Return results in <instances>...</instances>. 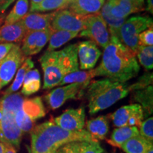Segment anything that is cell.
I'll return each instance as SVG.
<instances>
[{"label": "cell", "instance_id": "obj_1", "mask_svg": "<svg viewBox=\"0 0 153 153\" xmlns=\"http://www.w3.org/2000/svg\"><path fill=\"white\" fill-rule=\"evenodd\" d=\"M140 69L135 53L117 37L111 36L109 43L104 48L100 65L94 70L95 76H105L125 83L135 77Z\"/></svg>", "mask_w": 153, "mask_h": 153}, {"label": "cell", "instance_id": "obj_2", "mask_svg": "<svg viewBox=\"0 0 153 153\" xmlns=\"http://www.w3.org/2000/svg\"><path fill=\"white\" fill-rule=\"evenodd\" d=\"M30 137L32 153H55L67 143L94 141L86 130L66 131L57 126L53 119L34 127Z\"/></svg>", "mask_w": 153, "mask_h": 153}, {"label": "cell", "instance_id": "obj_3", "mask_svg": "<svg viewBox=\"0 0 153 153\" xmlns=\"http://www.w3.org/2000/svg\"><path fill=\"white\" fill-rule=\"evenodd\" d=\"M43 71V89L58 86L68 74L79 70L76 44L61 51L45 52L39 59Z\"/></svg>", "mask_w": 153, "mask_h": 153}, {"label": "cell", "instance_id": "obj_4", "mask_svg": "<svg viewBox=\"0 0 153 153\" xmlns=\"http://www.w3.org/2000/svg\"><path fill=\"white\" fill-rule=\"evenodd\" d=\"M128 84L104 78L90 82L87 87V98L91 115L106 109L128 94Z\"/></svg>", "mask_w": 153, "mask_h": 153}, {"label": "cell", "instance_id": "obj_5", "mask_svg": "<svg viewBox=\"0 0 153 153\" xmlns=\"http://www.w3.org/2000/svg\"><path fill=\"white\" fill-rule=\"evenodd\" d=\"M152 19L148 16H135L126 19L119 30L118 39L135 54L139 46L138 36L152 26Z\"/></svg>", "mask_w": 153, "mask_h": 153}, {"label": "cell", "instance_id": "obj_6", "mask_svg": "<svg viewBox=\"0 0 153 153\" xmlns=\"http://www.w3.org/2000/svg\"><path fill=\"white\" fill-rule=\"evenodd\" d=\"M79 36L89 38L97 45L104 48L111 38L107 25L99 12L88 15L85 28L79 32Z\"/></svg>", "mask_w": 153, "mask_h": 153}, {"label": "cell", "instance_id": "obj_7", "mask_svg": "<svg viewBox=\"0 0 153 153\" xmlns=\"http://www.w3.org/2000/svg\"><path fill=\"white\" fill-rule=\"evenodd\" d=\"M26 58L20 45L15 44L8 55L0 61V91L11 81Z\"/></svg>", "mask_w": 153, "mask_h": 153}, {"label": "cell", "instance_id": "obj_8", "mask_svg": "<svg viewBox=\"0 0 153 153\" xmlns=\"http://www.w3.org/2000/svg\"><path fill=\"white\" fill-rule=\"evenodd\" d=\"M87 16L77 14L68 9L58 10L51 24V28L54 30L79 33L85 28Z\"/></svg>", "mask_w": 153, "mask_h": 153}, {"label": "cell", "instance_id": "obj_9", "mask_svg": "<svg viewBox=\"0 0 153 153\" xmlns=\"http://www.w3.org/2000/svg\"><path fill=\"white\" fill-rule=\"evenodd\" d=\"M85 87L78 84H70L53 89L45 97V101L51 109L60 108L69 99L81 98Z\"/></svg>", "mask_w": 153, "mask_h": 153}, {"label": "cell", "instance_id": "obj_10", "mask_svg": "<svg viewBox=\"0 0 153 153\" xmlns=\"http://www.w3.org/2000/svg\"><path fill=\"white\" fill-rule=\"evenodd\" d=\"M23 133L15 122L14 113L4 111L0 120V142L11 145L16 150L20 146Z\"/></svg>", "mask_w": 153, "mask_h": 153}, {"label": "cell", "instance_id": "obj_11", "mask_svg": "<svg viewBox=\"0 0 153 153\" xmlns=\"http://www.w3.org/2000/svg\"><path fill=\"white\" fill-rule=\"evenodd\" d=\"M114 125L116 127L140 126L144 118V111L138 104L120 107L111 115Z\"/></svg>", "mask_w": 153, "mask_h": 153}, {"label": "cell", "instance_id": "obj_12", "mask_svg": "<svg viewBox=\"0 0 153 153\" xmlns=\"http://www.w3.org/2000/svg\"><path fill=\"white\" fill-rule=\"evenodd\" d=\"M54 30L52 28L43 30L27 31L23 39L21 48L25 57L31 56L40 53L46 45Z\"/></svg>", "mask_w": 153, "mask_h": 153}, {"label": "cell", "instance_id": "obj_13", "mask_svg": "<svg viewBox=\"0 0 153 153\" xmlns=\"http://www.w3.org/2000/svg\"><path fill=\"white\" fill-rule=\"evenodd\" d=\"M53 122L61 128L69 131H79L83 130L85 125V109L70 108L53 119Z\"/></svg>", "mask_w": 153, "mask_h": 153}, {"label": "cell", "instance_id": "obj_14", "mask_svg": "<svg viewBox=\"0 0 153 153\" xmlns=\"http://www.w3.org/2000/svg\"><path fill=\"white\" fill-rule=\"evenodd\" d=\"M79 68L81 70H92L97 64L101 52L98 45L92 41H82L76 45Z\"/></svg>", "mask_w": 153, "mask_h": 153}, {"label": "cell", "instance_id": "obj_15", "mask_svg": "<svg viewBox=\"0 0 153 153\" xmlns=\"http://www.w3.org/2000/svg\"><path fill=\"white\" fill-rule=\"evenodd\" d=\"M56 12L57 11L48 14L29 12L26 14V16L21 20V22L26 32L43 30L51 27V24Z\"/></svg>", "mask_w": 153, "mask_h": 153}, {"label": "cell", "instance_id": "obj_16", "mask_svg": "<svg viewBox=\"0 0 153 153\" xmlns=\"http://www.w3.org/2000/svg\"><path fill=\"white\" fill-rule=\"evenodd\" d=\"M26 30L22 22L10 25H3L0 27V43H19L24 39Z\"/></svg>", "mask_w": 153, "mask_h": 153}, {"label": "cell", "instance_id": "obj_17", "mask_svg": "<svg viewBox=\"0 0 153 153\" xmlns=\"http://www.w3.org/2000/svg\"><path fill=\"white\" fill-rule=\"evenodd\" d=\"M104 3L105 0H72L68 8L76 14L87 16L99 12Z\"/></svg>", "mask_w": 153, "mask_h": 153}, {"label": "cell", "instance_id": "obj_18", "mask_svg": "<svg viewBox=\"0 0 153 153\" xmlns=\"http://www.w3.org/2000/svg\"><path fill=\"white\" fill-rule=\"evenodd\" d=\"M106 3L112 16L118 19H127L131 14L142 11L127 0H107Z\"/></svg>", "mask_w": 153, "mask_h": 153}, {"label": "cell", "instance_id": "obj_19", "mask_svg": "<svg viewBox=\"0 0 153 153\" xmlns=\"http://www.w3.org/2000/svg\"><path fill=\"white\" fill-rule=\"evenodd\" d=\"M87 130L96 142L99 140H104L109 130L108 118L105 116H100L88 120Z\"/></svg>", "mask_w": 153, "mask_h": 153}, {"label": "cell", "instance_id": "obj_20", "mask_svg": "<svg viewBox=\"0 0 153 153\" xmlns=\"http://www.w3.org/2000/svg\"><path fill=\"white\" fill-rule=\"evenodd\" d=\"M137 135H139V130L136 126L120 127L114 130L108 143L112 146L120 148L126 141Z\"/></svg>", "mask_w": 153, "mask_h": 153}, {"label": "cell", "instance_id": "obj_21", "mask_svg": "<svg viewBox=\"0 0 153 153\" xmlns=\"http://www.w3.org/2000/svg\"><path fill=\"white\" fill-rule=\"evenodd\" d=\"M126 153H145L152 147V143L139 135L132 137L120 147Z\"/></svg>", "mask_w": 153, "mask_h": 153}, {"label": "cell", "instance_id": "obj_22", "mask_svg": "<svg viewBox=\"0 0 153 153\" xmlns=\"http://www.w3.org/2000/svg\"><path fill=\"white\" fill-rule=\"evenodd\" d=\"M22 85V94L24 96H30L37 92L41 86V74L38 70H29L25 76Z\"/></svg>", "mask_w": 153, "mask_h": 153}, {"label": "cell", "instance_id": "obj_23", "mask_svg": "<svg viewBox=\"0 0 153 153\" xmlns=\"http://www.w3.org/2000/svg\"><path fill=\"white\" fill-rule=\"evenodd\" d=\"M94 69L89 71H76L68 74L63 78L59 86H62L67 84H78L85 87L86 89L90 84L91 80L94 77Z\"/></svg>", "mask_w": 153, "mask_h": 153}, {"label": "cell", "instance_id": "obj_24", "mask_svg": "<svg viewBox=\"0 0 153 153\" xmlns=\"http://www.w3.org/2000/svg\"><path fill=\"white\" fill-rule=\"evenodd\" d=\"M34 67V63L32 61L30 57H26V60L22 64V65L19 68V69L17 70L16 76H15V79L14 82H12L10 87L4 92L3 97H6V96H8L9 94H11L15 91L19 90L20 89V87H22L23 85V82H24V77L26 76V74L29 70H32Z\"/></svg>", "mask_w": 153, "mask_h": 153}, {"label": "cell", "instance_id": "obj_25", "mask_svg": "<svg viewBox=\"0 0 153 153\" xmlns=\"http://www.w3.org/2000/svg\"><path fill=\"white\" fill-rule=\"evenodd\" d=\"M22 110L33 121L43 117L45 115V111L41 97L25 99L23 103Z\"/></svg>", "mask_w": 153, "mask_h": 153}, {"label": "cell", "instance_id": "obj_26", "mask_svg": "<svg viewBox=\"0 0 153 153\" xmlns=\"http://www.w3.org/2000/svg\"><path fill=\"white\" fill-rule=\"evenodd\" d=\"M99 13L104 22H106L110 35L116 36L118 38V33H119L120 28L127 19H118L113 16L110 13L109 7L106 2L103 5Z\"/></svg>", "mask_w": 153, "mask_h": 153}, {"label": "cell", "instance_id": "obj_27", "mask_svg": "<svg viewBox=\"0 0 153 153\" xmlns=\"http://www.w3.org/2000/svg\"><path fill=\"white\" fill-rule=\"evenodd\" d=\"M152 97H153V87L152 85L148 86L143 89L133 91V100L139 102L142 106L143 111L147 113L146 115L152 114Z\"/></svg>", "mask_w": 153, "mask_h": 153}, {"label": "cell", "instance_id": "obj_28", "mask_svg": "<svg viewBox=\"0 0 153 153\" xmlns=\"http://www.w3.org/2000/svg\"><path fill=\"white\" fill-rule=\"evenodd\" d=\"M79 33L76 32L67 31V30H54L49 39V45L47 52L55 51L62 45L68 43L78 36Z\"/></svg>", "mask_w": 153, "mask_h": 153}, {"label": "cell", "instance_id": "obj_29", "mask_svg": "<svg viewBox=\"0 0 153 153\" xmlns=\"http://www.w3.org/2000/svg\"><path fill=\"white\" fill-rule=\"evenodd\" d=\"M72 0H43L38 4L30 6V12H45L67 9Z\"/></svg>", "mask_w": 153, "mask_h": 153}, {"label": "cell", "instance_id": "obj_30", "mask_svg": "<svg viewBox=\"0 0 153 153\" xmlns=\"http://www.w3.org/2000/svg\"><path fill=\"white\" fill-rule=\"evenodd\" d=\"M28 11V0H17L15 5L4 20V25H10L20 22Z\"/></svg>", "mask_w": 153, "mask_h": 153}, {"label": "cell", "instance_id": "obj_31", "mask_svg": "<svg viewBox=\"0 0 153 153\" xmlns=\"http://www.w3.org/2000/svg\"><path fill=\"white\" fill-rule=\"evenodd\" d=\"M139 62L148 70L153 68V47L139 45L135 53Z\"/></svg>", "mask_w": 153, "mask_h": 153}, {"label": "cell", "instance_id": "obj_32", "mask_svg": "<svg viewBox=\"0 0 153 153\" xmlns=\"http://www.w3.org/2000/svg\"><path fill=\"white\" fill-rule=\"evenodd\" d=\"M14 119L16 125L23 133L31 131L33 128L34 122L27 114L21 109L17 111L14 114Z\"/></svg>", "mask_w": 153, "mask_h": 153}, {"label": "cell", "instance_id": "obj_33", "mask_svg": "<svg viewBox=\"0 0 153 153\" xmlns=\"http://www.w3.org/2000/svg\"><path fill=\"white\" fill-rule=\"evenodd\" d=\"M153 81V74L152 72H146L143 74L138 80L133 85H130L128 89L130 91H133L140 89H143L145 88L148 87V86L152 85Z\"/></svg>", "mask_w": 153, "mask_h": 153}, {"label": "cell", "instance_id": "obj_34", "mask_svg": "<svg viewBox=\"0 0 153 153\" xmlns=\"http://www.w3.org/2000/svg\"><path fill=\"white\" fill-rule=\"evenodd\" d=\"M79 153H103L104 149L98 142L94 141H81L78 142Z\"/></svg>", "mask_w": 153, "mask_h": 153}, {"label": "cell", "instance_id": "obj_35", "mask_svg": "<svg viewBox=\"0 0 153 153\" xmlns=\"http://www.w3.org/2000/svg\"><path fill=\"white\" fill-rule=\"evenodd\" d=\"M139 134L153 143V118L150 117L144 121H142L139 126Z\"/></svg>", "mask_w": 153, "mask_h": 153}, {"label": "cell", "instance_id": "obj_36", "mask_svg": "<svg viewBox=\"0 0 153 153\" xmlns=\"http://www.w3.org/2000/svg\"><path fill=\"white\" fill-rule=\"evenodd\" d=\"M139 45L151 46L153 45V27L151 26L145 30L138 36Z\"/></svg>", "mask_w": 153, "mask_h": 153}, {"label": "cell", "instance_id": "obj_37", "mask_svg": "<svg viewBox=\"0 0 153 153\" xmlns=\"http://www.w3.org/2000/svg\"><path fill=\"white\" fill-rule=\"evenodd\" d=\"M62 153H79L78 142H71L64 145L61 148Z\"/></svg>", "mask_w": 153, "mask_h": 153}, {"label": "cell", "instance_id": "obj_38", "mask_svg": "<svg viewBox=\"0 0 153 153\" xmlns=\"http://www.w3.org/2000/svg\"><path fill=\"white\" fill-rule=\"evenodd\" d=\"M14 43H0V61L2 60L8 55L12 48L14 46Z\"/></svg>", "mask_w": 153, "mask_h": 153}, {"label": "cell", "instance_id": "obj_39", "mask_svg": "<svg viewBox=\"0 0 153 153\" xmlns=\"http://www.w3.org/2000/svg\"><path fill=\"white\" fill-rule=\"evenodd\" d=\"M15 0H0V14H3Z\"/></svg>", "mask_w": 153, "mask_h": 153}, {"label": "cell", "instance_id": "obj_40", "mask_svg": "<svg viewBox=\"0 0 153 153\" xmlns=\"http://www.w3.org/2000/svg\"><path fill=\"white\" fill-rule=\"evenodd\" d=\"M127 1H131L133 4H135L136 7H138L140 9H143V6H144L145 0H127Z\"/></svg>", "mask_w": 153, "mask_h": 153}, {"label": "cell", "instance_id": "obj_41", "mask_svg": "<svg viewBox=\"0 0 153 153\" xmlns=\"http://www.w3.org/2000/svg\"><path fill=\"white\" fill-rule=\"evenodd\" d=\"M147 3H148V5H147L146 11L150 13V14H153V0H148Z\"/></svg>", "mask_w": 153, "mask_h": 153}, {"label": "cell", "instance_id": "obj_42", "mask_svg": "<svg viewBox=\"0 0 153 153\" xmlns=\"http://www.w3.org/2000/svg\"><path fill=\"white\" fill-rule=\"evenodd\" d=\"M4 153H17L16 150L14 147L11 146V145H5V151Z\"/></svg>", "mask_w": 153, "mask_h": 153}, {"label": "cell", "instance_id": "obj_43", "mask_svg": "<svg viewBox=\"0 0 153 153\" xmlns=\"http://www.w3.org/2000/svg\"><path fill=\"white\" fill-rule=\"evenodd\" d=\"M5 151V145L0 142V153H4Z\"/></svg>", "mask_w": 153, "mask_h": 153}, {"label": "cell", "instance_id": "obj_44", "mask_svg": "<svg viewBox=\"0 0 153 153\" xmlns=\"http://www.w3.org/2000/svg\"><path fill=\"white\" fill-rule=\"evenodd\" d=\"M3 114H4L3 107H2V105H1V101H0V120H1V118H2Z\"/></svg>", "mask_w": 153, "mask_h": 153}, {"label": "cell", "instance_id": "obj_45", "mask_svg": "<svg viewBox=\"0 0 153 153\" xmlns=\"http://www.w3.org/2000/svg\"><path fill=\"white\" fill-rule=\"evenodd\" d=\"M30 1H31V6H34L41 3L43 0H30Z\"/></svg>", "mask_w": 153, "mask_h": 153}, {"label": "cell", "instance_id": "obj_46", "mask_svg": "<svg viewBox=\"0 0 153 153\" xmlns=\"http://www.w3.org/2000/svg\"><path fill=\"white\" fill-rule=\"evenodd\" d=\"M4 16H0V27L1 26V24H2V23L4 22Z\"/></svg>", "mask_w": 153, "mask_h": 153}, {"label": "cell", "instance_id": "obj_47", "mask_svg": "<svg viewBox=\"0 0 153 153\" xmlns=\"http://www.w3.org/2000/svg\"><path fill=\"white\" fill-rule=\"evenodd\" d=\"M145 153H153V148H151L150 150H148Z\"/></svg>", "mask_w": 153, "mask_h": 153}, {"label": "cell", "instance_id": "obj_48", "mask_svg": "<svg viewBox=\"0 0 153 153\" xmlns=\"http://www.w3.org/2000/svg\"><path fill=\"white\" fill-rule=\"evenodd\" d=\"M26 148H27V150H28V153H32L31 152V150H30V148L29 146H26Z\"/></svg>", "mask_w": 153, "mask_h": 153}, {"label": "cell", "instance_id": "obj_49", "mask_svg": "<svg viewBox=\"0 0 153 153\" xmlns=\"http://www.w3.org/2000/svg\"><path fill=\"white\" fill-rule=\"evenodd\" d=\"M55 153H62V150H61V148H60L58 150H57L56 152H55Z\"/></svg>", "mask_w": 153, "mask_h": 153}]
</instances>
